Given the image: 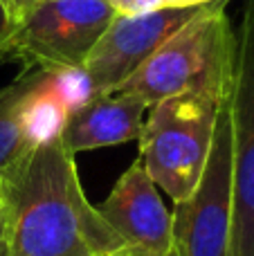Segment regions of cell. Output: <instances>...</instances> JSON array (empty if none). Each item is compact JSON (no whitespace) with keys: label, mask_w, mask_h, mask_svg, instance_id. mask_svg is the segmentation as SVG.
I'll return each mask as SVG.
<instances>
[{"label":"cell","mask_w":254,"mask_h":256,"mask_svg":"<svg viewBox=\"0 0 254 256\" xmlns=\"http://www.w3.org/2000/svg\"><path fill=\"white\" fill-rule=\"evenodd\" d=\"M7 256H108L122 240L90 204L61 140L22 150L0 173Z\"/></svg>","instance_id":"cell-1"},{"label":"cell","mask_w":254,"mask_h":256,"mask_svg":"<svg viewBox=\"0 0 254 256\" xmlns=\"http://www.w3.org/2000/svg\"><path fill=\"white\" fill-rule=\"evenodd\" d=\"M236 54V30L228 16V0L202 4L115 90L144 104L184 92L230 97Z\"/></svg>","instance_id":"cell-2"},{"label":"cell","mask_w":254,"mask_h":256,"mask_svg":"<svg viewBox=\"0 0 254 256\" xmlns=\"http://www.w3.org/2000/svg\"><path fill=\"white\" fill-rule=\"evenodd\" d=\"M220 102L212 94L184 92L146 108L138 160L174 204L187 200L200 180Z\"/></svg>","instance_id":"cell-3"},{"label":"cell","mask_w":254,"mask_h":256,"mask_svg":"<svg viewBox=\"0 0 254 256\" xmlns=\"http://www.w3.org/2000/svg\"><path fill=\"white\" fill-rule=\"evenodd\" d=\"M115 16L108 0H34L18 16L9 54L25 70L81 68Z\"/></svg>","instance_id":"cell-4"},{"label":"cell","mask_w":254,"mask_h":256,"mask_svg":"<svg viewBox=\"0 0 254 256\" xmlns=\"http://www.w3.org/2000/svg\"><path fill=\"white\" fill-rule=\"evenodd\" d=\"M232 200V124L230 97H225L216 112L210 155L200 180L187 200L174 204V254L230 256Z\"/></svg>","instance_id":"cell-5"},{"label":"cell","mask_w":254,"mask_h":256,"mask_svg":"<svg viewBox=\"0 0 254 256\" xmlns=\"http://www.w3.org/2000/svg\"><path fill=\"white\" fill-rule=\"evenodd\" d=\"M230 124L234 191L230 256H254V0H246L236 30Z\"/></svg>","instance_id":"cell-6"},{"label":"cell","mask_w":254,"mask_h":256,"mask_svg":"<svg viewBox=\"0 0 254 256\" xmlns=\"http://www.w3.org/2000/svg\"><path fill=\"white\" fill-rule=\"evenodd\" d=\"M198 7H164L140 16H115L84 61L94 97L115 92Z\"/></svg>","instance_id":"cell-7"},{"label":"cell","mask_w":254,"mask_h":256,"mask_svg":"<svg viewBox=\"0 0 254 256\" xmlns=\"http://www.w3.org/2000/svg\"><path fill=\"white\" fill-rule=\"evenodd\" d=\"M97 209L120 236L122 256L174 254L171 214L140 160L122 173Z\"/></svg>","instance_id":"cell-8"},{"label":"cell","mask_w":254,"mask_h":256,"mask_svg":"<svg viewBox=\"0 0 254 256\" xmlns=\"http://www.w3.org/2000/svg\"><path fill=\"white\" fill-rule=\"evenodd\" d=\"M144 112L146 104L133 94H97L88 104L70 110L61 144L72 155L104 146L126 144L140 137Z\"/></svg>","instance_id":"cell-9"},{"label":"cell","mask_w":254,"mask_h":256,"mask_svg":"<svg viewBox=\"0 0 254 256\" xmlns=\"http://www.w3.org/2000/svg\"><path fill=\"white\" fill-rule=\"evenodd\" d=\"M68 106L52 84V72L25 97L20 106V130L27 146H40L61 140L68 122Z\"/></svg>","instance_id":"cell-10"},{"label":"cell","mask_w":254,"mask_h":256,"mask_svg":"<svg viewBox=\"0 0 254 256\" xmlns=\"http://www.w3.org/2000/svg\"><path fill=\"white\" fill-rule=\"evenodd\" d=\"M45 70L32 68L25 70L12 84L0 88V173L30 146L22 140L20 130V106L25 97L43 81Z\"/></svg>","instance_id":"cell-11"},{"label":"cell","mask_w":254,"mask_h":256,"mask_svg":"<svg viewBox=\"0 0 254 256\" xmlns=\"http://www.w3.org/2000/svg\"><path fill=\"white\" fill-rule=\"evenodd\" d=\"M52 84L56 88V92L61 94L63 104L68 106V110L88 104L94 97L90 79L86 76L84 68H70V70H61V72H52Z\"/></svg>","instance_id":"cell-12"},{"label":"cell","mask_w":254,"mask_h":256,"mask_svg":"<svg viewBox=\"0 0 254 256\" xmlns=\"http://www.w3.org/2000/svg\"><path fill=\"white\" fill-rule=\"evenodd\" d=\"M117 16H140L166 7V0H108Z\"/></svg>","instance_id":"cell-13"},{"label":"cell","mask_w":254,"mask_h":256,"mask_svg":"<svg viewBox=\"0 0 254 256\" xmlns=\"http://www.w3.org/2000/svg\"><path fill=\"white\" fill-rule=\"evenodd\" d=\"M14 30H16V12L9 0H0V56L9 54Z\"/></svg>","instance_id":"cell-14"},{"label":"cell","mask_w":254,"mask_h":256,"mask_svg":"<svg viewBox=\"0 0 254 256\" xmlns=\"http://www.w3.org/2000/svg\"><path fill=\"white\" fill-rule=\"evenodd\" d=\"M216 2V0H166V7L184 9V7H202V4Z\"/></svg>","instance_id":"cell-15"},{"label":"cell","mask_w":254,"mask_h":256,"mask_svg":"<svg viewBox=\"0 0 254 256\" xmlns=\"http://www.w3.org/2000/svg\"><path fill=\"white\" fill-rule=\"evenodd\" d=\"M0 256H7V240H4V220L0 212Z\"/></svg>","instance_id":"cell-16"},{"label":"cell","mask_w":254,"mask_h":256,"mask_svg":"<svg viewBox=\"0 0 254 256\" xmlns=\"http://www.w3.org/2000/svg\"><path fill=\"white\" fill-rule=\"evenodd\" d=\"M12 2V7H14V12H16V20H18V16H20V12L30 4V0H9Z\"/></svg>","instance_id":"cell-17"},{"label":"cell","mask_w":254,"mask_h":256,"mask_svg":"<svg viewBox=\"0 0 254 256\" xmlns=\"http://www.w3.org/2000/svg\"><path fill=\"white\" fill-rule=\"evenodd\" d=\"M108 256H122V254H108ZM169 256H176V254H169Z\"/></svg>","instance_id":"cell-18"},{"label":"cell","mask_w":254,"mask_h":256,"mask_svg":"<svg viewBox=\"0 0 254 256\" xmlns=\"http://www.w3.org/2000/svg\"><path fill=\"white\" fill-rule=\"evenodd\" d=\"M32 2H34V0H30V4H32ZM30 4H27V7H30Z\"/></svg>","instance_id":"cell-19"}]
</instances>
